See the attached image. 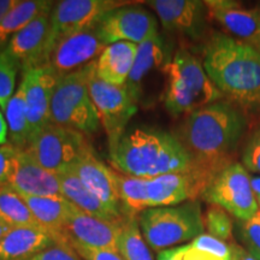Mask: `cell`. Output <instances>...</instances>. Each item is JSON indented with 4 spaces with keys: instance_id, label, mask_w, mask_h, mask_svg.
<instances>
[{
    "instance_id": "obj_16",
    "label": "cell",
    "mask_w": 260,
    "mask_h": 260,
    "mask_svg": "<svg viewBox=\"0 0 260 260\" xmlns=\"http://www.w3.org/2000/svg\"><path fill=\"white\" fill-rule=\"evenodd\" d=\"M106 45L94 29L84 30L61 40L51 53L48 64L60 77L81 69L99 58Z\"/></svg>"
},
{
    "instance_id": "obj_4",
    "label": "cell",
    "mask_w": 260,
    "mask_h": 260,
    "mask_svg": "<svg viewBox=\"0 0 260 260\" xmlns=\"http://www.w3.org/2000/svg\"><path fill=\"white\" fill-rule=\"evenodd\" d=\"M162 71L167 75L164 103L172 116L189 115L222 100V93L207 76L203 63L184 48L175 53Z\"/></svg>"
},
{
    "instance_id": "obj_29",
    "label": "cell",
    "mask_w": 260,
    "mask_h": 260,
    "mask_svg": "<svg viewBox=\"0 0 260 260\" xmlns=\"http://www.w3.org/2000/svg\"><path fill=\"white\" fill-rule=\"evenodd\" d=\"M113 177L119 198L129 216H135L149 209L147 190H146L147 178L130 176L116 170H113Z\"/></svg>"
},
{
    "instance_id": "obj_35",
    "label": "cell",
    "mask_w": 260,
    "mask_h": 260,
    "mask_svg": "<svg viewBox=\"0 0 260 260\" xmlns=\"http://www.w3.org/2000/svg\"><path fill=\"white\" fill-rule=\"evenodd\" d=\"M242 165L247 171L260 175V124L253 130L242 151Z\"/></svg>"
},
{
    "instance_id": "obj_39",
    "label": "cell",
    "mask_w": 260,
    "mask_h": 260,
    "mask_svg": "<svg viewBox=\"0 0 260 260\" xmlns=\"http://www.w3.org/2000/svg\"><path fill=\"white\" fill-rule=\"evenodd\" d=\"M82 260H124L116 251L110 249H93L79 245H70Z\"/></svg>"
},
{
    "instance_id": "obj_1",
    "label": "cell",
    "mask_w": 260,
    "mask_h": 260,
    "mask_svg": "<svg viewBox=\"0 0 260 260\" xmlns=\"http://www.w3.org/2000/svg\"><path fill=\"white\" fill-rule=\"evenodd\" d=\"M247 128L245 113L234 103L223 100L201 107L184 119L178 140L190 155L189 171L203 193L223 169L233 164Z\"/></svg>"
},
{
    "instance_id": "obj_27",
    "label": "cell",
    "mask_w": 260,
    "mask_h": 260,
    "mask_svg": "<svg viewBox=\"0 0 260 260\" xmlns=\"http://www.w3.org/2000/svg\"><path fill=\"white\" fill-rule=\"evenodd\" d=\"M5 115L10 144L15 146L19 151L27 149L29 141H30V130H29L27 109H25L24 87L22 82L16 93L10 99L5 109Z\"/></svg>"
},
{
    "instance_id": "obj_28",
    "label": "cell",
    "mask_w": 260,
    "mask_h": 260,
    "mask_svg": "<svg viewBox=\"0 0 260 260\" xmlns=\"http://www.w3.org/2000/svg\"><path fill=\"white\" fill-rule=\"evenodd\" d=\"M0 219L10 226L41 228L32 216L27 203L10 184L0 187ZM44 229V228H42Z\"/></svg>"
},
{
    "instance_id": "obj_30",
    "label": "cell",
    "mask_w": 260,
    "mask_h": 260,
    "mask_svg": "<svg viewBox=\"0 0 260 260\" xmlns=\"http://www.w3.org/2000/svg\"><path fill=\"white\" fill-rule=\"evenodd\" d=\"M117 252L124 260H153L135 216L128 217L122 223L117 240Z\"/></svg>"
},
{
    "instance_id": "obj_22",
    "label": "cell",
    "mask_w": 260,
    "mask_h": 260,
    "mask_svg": "<svg viewBox=\"0 0 260 260\" xmlns=\"http://www.w3.org/2000/svg\"><path fill=\"white\" fill-rule=\"evenodd\" d=\"M54 245L56 240L42 228L14 226L0 240V260H30Z\"/></svg>"
},
{
    "instance_id": "obj_32",
    "label": "cell",
    "mask_w": 260,
    "mask_h": 260,
    "mask_svg": "<svg viewBox=\"0 0 260 260\" xmlns=\"http://www.w3.org/2000/svg\"><path fill=\"white\" fill-rule=\"evenodd\" d=\"M205 226L209 230V235L225 242L233 235V223L226 211L222 207L213 206L207 210L204 220Z\"/></svg>"
},
{
    "instance_id": "obj_38",
    "label": "cell",
    "mask_w": 260,
    "mask_h": 260,
    "mask_svg": "<svg viewBox=\"0 0 260 260\" xmlns=\"http://www.w3.org/2000/svg\"><path fill=\"white\" fill-rule=\"evenodd\" d=\"M30 260H82L75 252L69 243H57V245L45 249Z\"/></svg>"
},
{
    "instance_id": "obj_43",
    "label": "cell",
    "mask_w": 260,
    "mask_h": 260,
    "mask_svg": "<svg viewBox=\"0 0 260 260\" xmlns=\"http://www.w3.org/2000/svg\"><path fill=\"white\" fill-rule=\"evenodd\" d=\"M251 184L253 193L255 195V199H258V198H260V176L251 177Z\"/></svg>"
},
{
    "instance_id": "obj_23",
    "label": "cell",
    "mask_w": 260,
    "mask_h": 260,
    "mask_svg": "<svg viewBox=\"0 0 260 260\" xmlns=\"http://www.w3.org/2000/svg\"><path fill=\"white\" fill-rule=\"evenodd\" d=\"M139 45L116 42L106 46L96 59V77L115 86H124L134 65Z\"/></svg>"
},
{
    "instance_id": "obj_7",
    "label": "cell",
    "mask_w": 260,
    "mask_h": 260,
    "mask_svg": "<svg viewBox=\"0 0 260 260\" xmlns=\"http://www.w3.org/2000/svg\"><path fill=\"white\" fill-rule=\"evenodd\" d=\"M27 151L42 168L57 175L71 171L84 155L94 152L82 133L53 123L32 136Z\"/></svg>"
},
{
    "instance_id": "obj_8",
    "label": "cell",
    "mask_w": 260,
    "mask_h": 260,
    "mask_svg": "<svg viewBox=\"0 0 260 260\" xmlns=\"http://www.w3.org/2000/svg\"><path fill=\"white\" fill-rule=\"evenodd\" d=\"M201 197L207 203L222 207L243 222L251 219L259 211L253 193L251 176L240 162H233L210 182Z\"/></svg>"
},
{
    "instance_id": "obj_19",
    "label": "cell",
    "mask_w": 260,
    "mask_h": 260,
    "mask_svg": "<svg viewBox=\"0 0 260 260\" xmlns=\"http://www.w3.org/2000/svg\"><path fill=\"white\" fill-rule=\"evenodd\" d=\"M51 31V14H44L10 39L8 50L22 65V69L48 64L47 45Z\"/></svg>"
},
{
    "instance_id": "obj_33",
    "label": "cell",
    "mask_w": 260,
    "mask_h": 260,
    "mask_svg": "<svg viewBox=\"0 0 260 260\" xmlns=\"http://www.w3.org/2000/svg\"><path fill=\"white\" fill-rule=\"evenodd\" d=\"M157 260H224L218 256L197 248L191 243L175 247V248L164 249L159 252Z\"/></svg>"
},
{
    "instance_id": "obj_14",
    "label": "cell",
    "mask_w": 260,
    "mask_h": 260,
    "mask_svg": "<svg viewBox=\"0 0 260 260\" xmlns=\"http://www.w3.org/2000/svg\"><path fill=\"white\" fill-rule=\"evenodd\" d=\"M123 222H109L96 218L73 206L64 228L63 237L69 245L117 252V240Z\"/></svg>"
},
{
    "instance_id": "obj_12",
    "label": "cell",
    "mask_w": 260,
    "mask_h": 260,
    "mask_svg": "<svg viewBox=\"0 0 260 260\" xmlns=\"http://www.w3.org/2000/svg\"><path fill=\"white\" fill-rule=\"evenodd\" d=\"M59 80L60 76L50 64L23 69L21 82L24 87L30 140L45 126L51 124V102Z\"/></svg>"
},
{
    "instance_id": "obj_46",
    "label": "cell",
    "mask_w": 260,
    "mask_h": 260,
    "mask_svg": "<svg viewBox=\"0 0 260 260\" xmlns=\"http://www.w3.org/2000/svg\"><path fill=\"white\" fill-rule=\"evenodd\" d=\"M256 51H258V52H259V53H260V45H259V47H258V50H256Z\"/></svg>"
},
{
    "instance_id": "obj_5",
    "label": "cell",
    "mask_w": 260,
    "mask_h": 260,
    "mask_svg": "<svg viewBox=\"0 0 260 260\" xmlns=\"http://www.w3.org/2000/svg\"><path fill=\"white\" fill-rule=\"evenodd\" d=\"M96 60L58 81L51 102V123L93 135L99 132L100 118L90 98L88 82L95 74Z\"/></svg>"
},
{
    "instance_id": "obj_34",
    "label": "cell",
    "mask_w": 260,
    "mask_h": 260,
    "mask_svg": "<svg viewBox=\"0 0 260 260\" xmlns=\"http://www.w3.org/2000/svg\"><path fill=\"white\" fill-rule=\"evenodd\" d=\"M241 240L246 251L260 260V210L254 217L243 222L241 226Z\"/></svg>"
},
{
    "instance_id": "obj_25",
    "label": "cell",
    "mask_w": 260,
    "mask_h": 260,
    "mask_svg": "<svg viewBox=\"0 0 260 260\" xmlns=\"http://www.w3.org/2000/svg\"><path fill=\"white\" fill-rule=\"evenodd\" d=\"M58 177L60 181L63 197L76 209L89 214V216L109 220V222H123L117 218L111 212V210L84 186L74 172H64V174L58 175Z\"/></svg>"
},
{
    "instance_id": "obj_18",
    "label": "cell",
    "mask_w": 260,
    "mask_h": 260,
    "mask_svg": "<svg viewBox=\"0 0 260 260\" xmlns=\"http://www.w3.org/2000/svg\"><path fill=\"white\" fill-rule=\"evenodd\" d=\"M71 172H74L84 186L111 210L117 218L124 220L128 217H132L126 213L119 198L113 177V169L107 168L103 161H100L94 155V152L84 155L71 169Z\"/></svg>"
},
{
    "instance_id": "obj_31",
    "label": "cell",
    "mask_w": 260,
    "mask_h": 260,
    "mask_svg": "<svg viewBox=\"0 0 260 260\" xmlns=\"http://www.w3.org/2000/svg\"><path fill=\"white\" fill-rule=\"evenodd\" d=\"M19 61L6 50L0 51V109L5 111L14 95Z\"/></svg>"
},
{
    "instance_id": "obj_41",
    "label": "cell",
    "mask_w": 260,
    "mask_h": 260,
    "mask_svg": "<svg viewBox=\"0 0 260 260\" xmlns=\"http://www.w3.org/2000/svg\"><path fill=\"white\" fill-rule=\"evenodd\" d=\"M18 0H0V23L5 16L9 14V11L17 4Z\"/></svg>"
},
{
    "instance_id": "obj_11",
    "label": "cell",
    "mask_w": 260,
    "mask_h": 260,
    "mask_svg": "<svg viewBox=\"0 0 260 260\" xmlns=\"http://www.w3.org/2000/svg\"><path fill=\"white\" fill-rule=\"evenodd\" d=\"M94 30L106 46L121 41L140 45L158 34V22L142 6L128 4L106 14Z\"/></svg>"
},
{
    "instance_id": "obj_42",
    "label": "cell",
    "mask_w": 260,
    "mask_h": 260,
    "mask_svg": "<svg viewBox=\"0 0 260 260\" xmlns=\"http://www.w3.org/2000/svg\"><path fill=\"white\" fill-rule=\"evenodd\" d=\"M9 130H8V123H6L5 118L3 117V113L0 111V145L6 144V139H8Z\"/></svg>"
},
{
    "instance_id": "obj_15",
    "label": "cell",
    "mask_w": 260,
    "mask_h": 260,
    "mask_svg": "<svg viewBox=\"0 0 260 260\" xmlns=\"http://www.w3.org/2000/svg\"><path fill=\"white\" fill-rule=\"evenodd\" d=\"M147 5L154 10L162 28L191 39H200L206 29L209 12L199 0H152Z\"/></svg>"
},
{
    "instance_id": "obj_45",
    "label": "cell",
    "mask_w": 260,
    "mask_h": 260,
    "mask_svg": "<svg viewBox=\"0 0 260 260\" xmlns=\"http://www.w3.org/2000/svg\"><path fill=\"white\" fill-rule=\"evenodd\" d=\"M256 203H258V205L260 206V198H258V199H256Z\"/></svg>"
},
{
    "instance_id": "obj_6",
    "label": "cell",
    "mask_w": 260,
    "mask_h": 260,
    "mask_svg": "<svg viewBox=\"0 0 260 260\" xmlns=\"http://www.w3.org/2000/svg\"><path fill=\"white\" fill-rule=\"evenodd\" d=\"M139 225L147 245L154 251H164L203 235L204 219L198 201L142 211Z\"/></svg>"
},
{
    "instance_id": "obj_13",
    "label": "cell",
    "mask_w": 260,
    "mask_h": 260,
    "mask_svg": "<svg viewBox=\"0 0 260 260\" xmlns=\"http://www.w3.org/2000/svg\"><path fill=\"white\" fill-rule=\"evenodd\" d=\"M209 16L216 21L229 37L258 50L260 45V6L245 8L233 0L204 2Z\"/></svg>"
},
{
    "instance_id": "obj_26",
    "label": "cell",
    "mask_w": 260,
    "mask_h": 260,
    "mask_svg": "<svg viewBox=\"0 0 260 260\" xmlns=\"http://www.w3.org/2000/svg\"><path fill=\"white\" fill-rule=\"evenodd\" d=\"M54 8L53 2L47 0H23L17 2L0 23V46L5 44L10 37L27 27L30 22L44 14H51Z\"/></svg>"
},
{
    "instance_id": "obj_21",
    "label": "cell",
    "mask_w": 260,
    "mask_h": 260,
    "mask_svg": "<svg viewBox=\"0 0 260 260\" xmlns=\"http://www.w3.org/2000/svg\"><path fill=\"white\" fill-rule=\"evenodd\" d=\"M170 61L167 42L159 34L153 35L139 45L134 65L125 83L130 96L136 104L141 96L142 82L146 76L153 70H164Z\"/></svg>"
},
{
    "instance_id": "obj_9",
    "label": "cell",
    "mask_w": 260,
    "mask_h": 260,
    "mask_svg": "<svg viewBox=\"0 0 260 260\" xmlns=\"http://www.w3.org/2000/svg\"><path fill=\"white\" fill-rule=\"evenodd\" d=\"M130 4L117 0H63L57 3L51 12V31L47 45V57L63 39L77 32L94 29L110 11Z\"/></svg>"
},
{
    "instance_id": "obj_40",
    "label": "cell",
    "mask_w": 260,
    "mask_h": 260,
    "mask_svg": "<svg viewBox=\"0 0 260 260\" xmlns=\"http://www.w3.org/2000/svg\"><path fill=\"white\" fill-rule=\"evenodd\" d=\"M232 260H256L251 253L240 246L233 247V259Z\"/></svg>"
},
{
    "instance_id": "obj_37",
    "label": "cell",
    "mask_w": 260,
    "mask_h": 260,
    "mask_svg": "<svg viewBox=\"0 0 260 260\" xmlns=\"http://www.w3.org/2000/svg\"><path fill=\"white\" fill-rule=\"evenodd\" d=\"M18 151L11 144H5L0 147V187L9 183Z\"/></svg>"
},
{
    "instance_id": "obj_20",
    "label": "cell",
    "mask_w": 260,
    "mask_h": 260,
    "mask_svg": "<svg viewBox=\"0 0 260 260\" xmlns=\"http://www.w3.org/2000/svg\"><path fill=\"white\" fill-rule=\"evenodd\" d=\"M148 207L176 206L187 199H195L203 191L189 171L172 172L146 180Z\"/></svg>"
},
{
    "instance_id": "obj_10",
    "label": "cell",
    "mask_w": 260,
    "mask_h": 260,
    "mask_svg": "<svg viewBox=\"0 0 260 260\" xmlns=\"http://www.w3.org/2000/svg\"><path fill=\"white\" fill-rule=\"evenodd\" d=\"M88 89L100 123L109 138L111 152L124 135L126 124L138 111V104L130 96L125 84H110L98 79L96 74L89 79Z\"/></svg>"
},
{
    "instance_id": "obj_2",
    "label": "cell",
    "mask_w": 260,
    "mask_h": 260,
    "mask_svg": "<svg viewBox=\"0 0 260 260\" xmlns=\"http://www.w3.org/2000/svg\"><path fill=\"white\" fill-rule=\"evenodd\" d=\"M203 67L216 88L237 106L260 107V53L216 32L204 47Z\"/></svg>"
},
{
    "instance_id": "obj_17",
    "label": "cell",
    "mask_w": 260,
    "mask_h": 260,
    "mask_svg": "<svg viewBox=\"0 0 260 260\" xmlns=\"http://www.w3.org/2000/svg\"><path fill=\"white\" fill-rule=\"evenodd\" d=\"M8 184L21 195L64 198L58 175L42 168L27 149L18 151Z\"/></svg>"
},
{
    "instance_id": "obj_24",
    "label": "cell",
    "mask_w": 260,
    "mask_h": 260,
    "mask_svg": "<svg viewBox=\"0 0 260 260\" xmlns=\"http://www.w3.org/2000/svg\"><path fill=\"white\" fill-rule=\"evenodd\" d=\"M39 225L50 233L57 243H67L63 237L64 228L74 205L65 198L28 197L22 195Z\"/></svg>"
},
{
    "instance_id": "obj_36",
    "label": "cell",
    "mask_w": 260,
    "mask_h": 260,
    "mask_svg": "<svg viewBox=\"0 0 260 260\" xmlns=\"http://www.w3.org/2000/svg\"><path fill=\"white\" fill-rule=\"evenodd\" d=\"M190 243L197 248L209 252L211 254L218 256V258H222L224 260L233 259V247H230L222 240L209 235V234H203V235L198 236Z\"/></svg>"
},
{
    "instance_id": "obj_44",
    "label": "cell",
    "mask_w": 260,
    "mask_h": 260,
    "mask_svg": "<svg viewBox=\"0 0 260 260\" xmlns=\"http://www.w3.org/2000/svg\"><path fill=\"white\" fill-rule=\"evenodd\" d=\"M10 229H11V226L8 223H5L3 219H0V240L10 232Z\"/></svg>"
},
{
    "instance_id": "obj_3",
    "label": "cell",
    "mask_w": 260,
    "mask_h": 260,
    "mask_svg": "<svg viewBox=\"0 0 260 260\" xmlns=\"http://www.w3.org/2000/svg\"><path fill=\"white\" fill-rule=\"evenodd\" d=\"M110 154L117 170L141 178L186 172L193 167L178 138L161 130L138 128L125 132Z\"/></svg>"
}]
</instances>
